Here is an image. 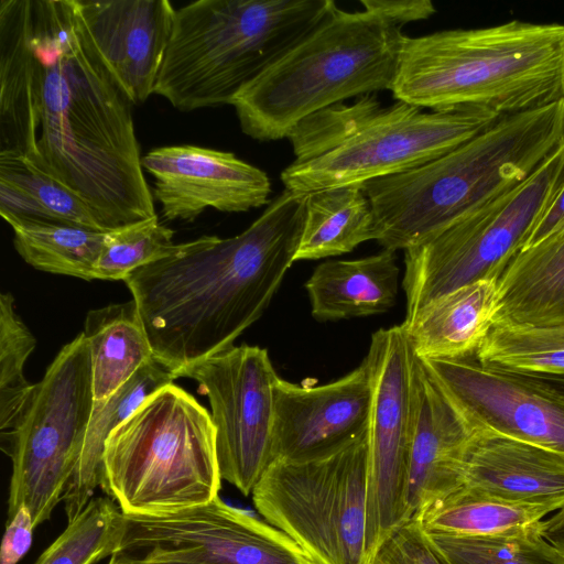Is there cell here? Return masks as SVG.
I'll return each mask as SVG.
<instances>
[{
	"mask_svg": "<svg viewBox=\"0 0 564 564\" xmlns=\"http://www.w3.org/2000/svg\"><path fill=\"white\" fill-rule=\"evenodd\" d=\"M132 106L77 0L0 1V156L69 187L108 231L156 215Z\"/></svg>",
	"mask_w": 564,
	"mask_h": 564,
	"instance_id": "cell-1",
	"label": "cell"
},
{
	"mask_svg": "<svg viewBox=\"0 0 564 564\" xmlns=\"http://www.w3.org/2000/svg\"><path fill=\"white\" fill-rule=\"evenodd\" d=\"M305 203L306 194L284 188L241 234L178 243L124 278L153 358L175 378L235 346L264 313L295 261Z\"/></svg>",
	"mask_w": 564,
	"mask_h": 564,
	"instance_id": "cell-2",
	"label": "cell"
},
{
	"mask_svg": "<svg viewBox=\"0 0 564 564\" xmlns=\"http://www.w3.org/2000/svg\"><path fill=\"white\" fill-rule=\"evenodd\" d=\"M564 143V100L505 116L447 153L364 185L373 240L397 251L433 237L514 188Z\"/></svg>",
	"mask_w": 564,
	"mask_h": 564,
	"instance_id": "cell-3",
	"label": "cell"
},
{
	"mask_svg": "<svg viewBox=\"0 0 564 564\" xmlns=\"http://www.w3.org/2000/svg\"><path fill=\"white\" fill-rule=\"evenodd\" d=\"M391 91L422 109L500 117L564 100V24L512 20L404 36Z\"/></svg>",
	"mask_w": 564,
	"mask_h": 564,
	"instance_id": "cell-4",
	"label": "cell"
},
{
	"mask_svg": "<svg viewBox=\"0 0 564 564\" xmlns=\"http://www.w3.org/2000/svg\"><path fill=\"white\" fill-rule=\"evenodd\" d=\"M467 109L424 111L395 100L382 107L373 94L338 102L299 122L289 134L295 160L281 172L285 189L308 194L366 183L423 165L499 120Z\"/></svg>",
	"mask_w": 564,
	"mask_h": 564,
	"instance_id": "cell-5",
	"label": "cell"
},
{
	"mask_svg": "<svg viewBox=\"0 0 564 564\" xmlns=\"http://www.w3.org/2000/svg\"><path fill=\"white\" fill-rule=\"evenodd\" d=\"M404 36L383 17L344 11L334 1L303 39L234 97L242 132L280 140L326 107L391 90Z\"/></svg>",
	"mask_w": 564,
	"mask_h": 564,
	"instance_id": "cell-6",
	"label": "cell"
},
{
	"mask_svg": "<svg viewBox=\"0 0 564 564\" xmlns=\"http://www.w3.org/2000/svg\"><path fill=\"white\" fill-rule=\"evenodd\" d=\"M333 0H198L176 9L153 94L184 112L230 105Z\"/></svg>",
	"mask_w": 564,
	"mask_h": 564,
	"instance_id": "cell-7",
	"label": "cell"
},
{
	"mask_svg": "<svg viewBox=\"0 0 564 564\" xmlns=\"http://www.w3.org/2000/svg\"><path fill=\"white\" fill-rule=\"evenodd\" d=\"M210 413L173 382L150 397L105 442L99 487L126 516H164L219 495Z\"/></svg>",
	"mask_w": 564,
	"mask_h": 564,
	"instance_id": "cell-8",
	"label": "cell"
},
{
	"mask_svg": "<svg viewBox=\"0 0 564 564\" xmlns=\"http://www.w3.org/2000/svg\"><path fill=\"white\" fill-rule=\"evenodd\" d=\"M563 187L564 143L524 182L405 249V319L463 285L499 280Z\"/></svg>",
	"mask_w": 564,
	"mask_h": 564,
	"instance_id": "cell-9",
	"label": "cell"
},
{
	"mask_svg": "<svg viewBox=\"0 0 564 564\" xmlns=\"http://www.w3.org/2000/svg\"><path fill=\"white\" fill-rule=\"evenodd\" d=\"M367 489L368 433L327 456L273 460L251 496L260 516L318 564H370Z\"/></svg>",
	"mask_w": 564,
	"mask_h": 564,
	"instance_id": "cell-10",
	"label": "cell"
},
{
	"mask_svg": "<svg viewBox=\"0 0 564 564\" xmlns=\"http://www.w3.org/2000/svg\"><path fill=\"white\" fill-rule=\"evenodd\" d=\"M94 402L90 350L82 333L59 350L15 429L1 436L12 462L8 519L25 506L35 527L50 520L76 469Z\"/></svg>",
	"mask_w": 564,
	"mask_h": 564,
	"instance_id": "cell-11",
	"label": "cell"
},
{
	"mask_svg": "<svg viewBox=\"0 0 564 564\" xmlns=\"http://www.w3.org/2000/svg\"><path fill=\"white\" fill-rule=\"evenodd\" d=\"M208 398L223 480L248 496L272 463L275 384L268 350L241 344L177 373Z\"/></svg>",
	"mask_w": 564,
	"mask_h": 564,
	"instance_id": "cell-12",
	"label": "cell"
},
{
	"mask_svg": "<svg viewBox=\"0 0 564 564\" xmlns=\"http://www.w3.org/2000/svg\"><path fill=\"white\" fill-rule=\"evenodd\" d=\"M415 356L402 324L373 333L365 358L372 379L366 527L370 564L384 541L403 524Z\"/></svg>",
	"mask_w": 564,
	"mask_h": 564,
	"instance_id": "cell-13",
	"label": "cell"
},
{
	"mask_svg": "<svg viewBox=\"0 0 564 564\" xmlns=\"http://www.w3.org/2000/svg\"><path fill=\"white\" fill-rule=\"evenodd\" d=\"M155 547L205 564H318L286 533L219 496L171 514L126 516L120 552Z\"/></svg>",
	"mask_w": 564,
	"mask_h": 564,
	"instance_id": "cell-14",
	"label": "cell"
},
{
	"mask_svg": "<svg viewBox=\"0 0 564 564\" xmlns=\"http://www.w3.org/2000/svg\"><path fill=\"white\" fill-rule=\"evenodd\" d=\"M422 360L469 431L506 435L564 455V405L481 365L475 355Z\"/></svg>",
	"mask_w": 564,
	"mask_h": 564,
	"instance_id": "cell-15",
	"label": "cell"
},
{
	"mask_svg": "<svg viewBox=\"0 0 564 564\" xmlns=\"http://www.w3.org/2000/svg\"><path fill=\"white\" fill-rule=\"evenodd\" d=\"M272 462L330 455L368 433L372 379L366 359L343 378L322 386L275 384Z\"/></svg>",
	"mask_w": 564,
	"mask_h": 564,
	"instance_id": "cell-16",
	"label": "cell"
},
{
	"mask_svg": "<svg viewBox=\"0 0 564 564\" xmlns=\"http://www.w3.org/2000/svg\"><path fill=\"white\" fill-rule=\"evenodd\" d=\"M142 167L154 180L152 195L167 220L194 221L208 207L248 212L267 204L271 194L264 171L227 151L161 147L142 156Z\"/></svg>",
	"mask_w": 564,
	"mask_h": 564,
	"instance_id": "cell-17",
	"label": "cell"
},
{
	"mask_svg": "<svg viewBox=\"0 0 564 564\" xmlns=\"http://www.w3.org/2000/svg\"><path fill=\"white\" fill-rule=\"evenodd\" d=\"M470 431L424 361H414V421L403 492V523L464 487Z\"/></svg>",
	"mask_w": 564,
	"mask_h": 564,
	"instance_id": "cell-18",
	"label": "cell"
},
{
	"mask_svg": "<svg viewBox=\"0 0 564 564\" xmlns=\"http://www.w3.org/2000/svg\"><path fill=\"white\" fill-rule=\"evenodd\" d=\"M86 26L133 105L155 86L176 9L167 0H77Z\"/></svg>",
	"mask_w": 564,
	"mask_h": 564,
	"instance_id": "cell-19",
	"label": "cell"
},
{
	"mask_svg": "<svg viewBox=\"0 0 564 564\" xmlns=\"http://www.w3.org/2000/svg\"><path fill=\"white\" fill-rule=\"evenodd\" d=\"M463 489L554 512L564 507V455L506 435L470 431Z\"/></svg>",
	"mask_w": 564,
	"mask_h": 564,
	"instance_id": "cell-20",
	"label": "cell"
},
{
	"mask_svg": "<svg viewBox=\"0 0 564 564\" xmlns=\"http://www.w3.org/2000/svg\"><path fill=\"white\" fill-rule=\"evenodd\" d=\"M499 306L498 280L484 279L433 300L403 325L417 357L465 358L476 354Z\"/></svg>",
	"mask_w": 564,
	"mask_h": 564,
	"instance_id": "cell-21",
	"label": "cell"
},
{
	"mask_svg": "<svg viewBox=\"0 0 564 564\" xmlns=\"http://www.w3.org/2000/svg\"><path fill=\"white\" fill-rule=\"evenodd\" d=\"M399 273L395 252L387 249L356 260L325 261L305 283L312 315L325 322L386 313L395 303Z\"/></svg>",
	"mask_w": 564,
	"mask_h": 564,
	"instance_id": "cell-22",
	"label": "cell"
},
{
	"mask_svg": "<svg viewBox=\"0 0 564 564\" xmlns=\"http://www.w3.org/2000/svg\"><path fill=\"white\" fill-rule=\"evenodd\" d=\"M498 283L496 323L564 325V226L520 250Z\"/></svg>",
	"mask_w": 564,
	"mask_h": 564,
	"instance_id": "cell-23",
	"label": "cell"
},
{
	"mask_svg": "<svg viewBox=\"0 0 564 564\" xmlns=\"http://www.w3.org/2000/svg\"><path fill=\"white\" fill-rule=\"evenodd\" d=\"M174 379V375L153 358L110 397L94 402L79 459L63 498L68 520L87 506L100 485L101 459L108 436L150 397Z\"/></svg>",
	"mask_w": 564,
	"mask_h": 564,
	"instance_id": "cell-24",
	"label": "cell"
},
{
	"mask_svg": "<svg viewBox=\"0 0 564 564\" xmlns=\"http://www.w3.org/2000/svg\"><path fill=\"white\" fill-rule=\"evenodd\" d=\"M83 335L91 358L95 401H102L153 359L137 302L110 304L87 313Z\"/></svg>",
	"mask_w": 564,
	"mask_h": 564,
	"instance_id": "cell-25",
	"label": "cell"
},
{
	"mask_svg": "<svg viewBox=\"0 0 564 564\" xmlns=\"http://www.w3.org/2000/svg\"><path fill=\"white\" fill-rule=\"evenodd\" d=\"M305 221L295 261L352 251L373 240V215L364 186H339L306 194Z\"/></svg>",
	"mask_w": 564,
	"mask_h": 564,
	"instance_id": "cell-26",
	"label": "cell"
},
{
	"mask_svg": "<svg viewBox=\"0 0 564 564\" xmlns=\"http://www.w3.org/2000/svg\"><path fill=\"white\" fill-rule=\"evenodd\" d=\"M2 218L12 227L17 252L33 268L96 280L95 267L108 231L13 216Z\"/></svg>",
	"mask_w": 564,
	"mask_h": 564,
	"instance_id": "cell-27",
	"label": "cell"
},
{
	"mask_svg": "<svg viewBox=\"0 0 564 564\" xmlns=\"http://www.w3.org/2000/svg\"><path fill=\"white\" fill-rule=\"evenodd\" d=\"M475 357L489 368L516 373H564V325L497 322Z\"/></svg>",
	"mask_w": 564,
	"mask_h": 564,
	"instance_id": "cell-28",
	"label": "cell"
},
{
	"mask_svg": "<svg viewBox=\"0 0 564 564\" xmlns=\"http://www.w3.org/2000/svg\"><path fill=\"white\" fill-rule=\"evenodd\" d=\"M540 522L488 535L423 531L445 564H564Z\"/></svg>",
	"mask_w": 564,
	"mask_h": 564,
	"instance_id": "cell-29",
	"label": "cell"
},
{
	"mask_svg": "<svg viewBox=\"0 0 564 564\" xmlns=\"http://www.w3.org/2000/svg\"><path fill=\"white\" fill-rule=\"evenodd\" d=\"M551 513L545 507L510 502L462 489L426 508L416 520L425 531L488 535L536 523Z\"/></svg>",
	"mask_w": 564,
	"mask_h": 564,
	"instance_id": "cell-30",
	"label": "cell"
},
{
	"mask_svg": "<svg viewBox=\"0 0 564 564\" xmlns=\"http://www.w3.org/2000/svg\"><path fill=\"white\" fill-rule=\"evenodd\" d=\"M126 516L115 501L93 497L34 564H95L120 552Z\"/></svg>",
	"mask_w": 564,
	"mask_h": 564,
	"instance_id": "cell-31",
	"label": "cell"
},
{
	"mask_svg": "<svg viewBox=\"0 0 564 564\" xmlns=\"http://www.w3.org/2000/svg\"><path fill=\"white\" fill-rule=\"evenodd\" d=\"M36 339L14 311L11 293L0 294V429L1 436L18 425L34 384L24 376Z\"/></svg>",
	"mask_w": 564,
	"mask_h": 564,
	"instance_id": "cell-32",
	"label": "cell"
},
{
	"mask_svg": "<svg viewBox=\"0 0 564 564\" xmlns=\"http://www.w3.org/2000/svg\"><path fill=\"white\" fill-rule=\"evenodd\" d=\"M174 231L158 215L107 232L95 267L96 280H124L132 271L173 254Z\"/></svg>",
	"mask_w": 564,
	"mask_h": 564,
	"instance_id": "cell-33",
	"label": "cell"
},
{
	"mask_svg": "<svg viewBox=\"0 0 564 564\" xmlns=\"http://www.w3.org/2000/svg\"><path fill=\"white\" fill-rule=\"evenodd\" d=\"M0 178L23 188L42 208L46 221L108 231L80 196L23 159L0 156Z\"/></svg>",
	"mask_w": 564,
	"mask_h": 564,
	"instance_id": "cell-34",
	"label": "cell"
},
{
	"mask_svg": "<svg viewBox=\"0 0 564 564\" xmlns=\"http://www.w3.org/2000/svg\"><path fill=\"white\" fill-rule=\"evenodd\" d=\"M371 564H445L422 525L412 520L400 525L381 545Z\"/></svg>",
	"mask_w": 564,
	"mask_h": 564,
	"instance_id": "cell-35",
	"label": "cell"
},
{
	"mask_svg": "<svg viewBox=\"0 0 564 564\" xmlns=\"http://www.w3.org/2000/svg\"><path fill=\"white\" fill-rule=\"evenodd\" d=\"M34 528L30 510L25 506L20 507L7 521L1 543L0 564H18L31 547Z\"/></svg>",
	"mask_w": 564,
	"mask_h": 564,
	"instance_id": "cell-36",
	"label": "cell"
},
{
	"mask_svg": "<svg viewBox=\"0 0 564 564\" xmlns=\"http://www.w3.org/2000/svg\"><path fill=\"white\" fill-rule=\"evenodd\" d=\"M364 10L375 12L402 29L406 23L426 20L435 12L430 0H360Z\"/></svg>",
	"mask_w": 564,
	"mask_h": 564,
	"instance_id": "cell-37",
	"label": "cell"
},
{
	"mask_svg": "<svg viewBox=\"0 0 564 564\" xmlns=\"http://www.w3.org/2000/svg\"><path fill=\"white\" fill-rule=\"evenodd\" d=\"M502 371V370H501ZM507 372V371H505ZM534 392L564 405V373L534 375L507 372Z\"/></svg>",
	"mask_w": 564,
	"mask_h": 564,
	"instance_id": "cell-38",
	"label": "cell"
},
{
	"mask_svg": "<svg viewBox=\"0 0 564 564\" xmlns=\"http://www.w3.org/2000/svg\"><path fill=\"white\" fill-rule=\"evenodd\" d=\"M562 226H564V187L535 226L523 249L535 245Z\"/></svg>",
	"mask_w": 564,
	"mask_h": 564,
	"instance_id": "cell-39",
	"label": "cell"
},
{
	"mask_svg": "<svg viewBox=\"0 0 564 564\" xmlns=\"http://www.w3.org/2000/svg\"><path fill=\"white\" fill-rule=\"evenodd\" d=\"M544 539L564 557V507L549 514L540 522Z\"/></svg>",
	"mask_w": 564,
	"mask_h": 564,
	"instance_id": "cell-40",
	"label": "cell"
},
{
	"mask_svg": "<svg viewBox=\"0 0 564 564\" xmlns=\"http://www.w3.org/2000/svg\"><path fill=\"white\" fill-rule=\"evenodd\" d=\"M142 564H205L199 561L172 555L161 549H151L140 555Z\"/></svg>",
	"mask_w": 564,
	"mask_h": 564,
	"instance_id": "cell-41",
	"label": "cell"
},
{
	"mask_svg": "<svg viewBox=\"0 0 564 564\" xmlns=\"http://www.w3.org/2000/svg\"><path fill=\"white\" fill-rule=\"evenodd\" d=\"M108 564H142V562L138 555L118 552L110 557Z\"/></svg>",
	"mask_w": 564,
	"mask_h": 564,
	"instance_id": "cell-42",
	"label": "cell"
}]
</instances>
